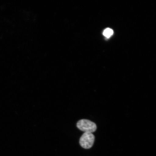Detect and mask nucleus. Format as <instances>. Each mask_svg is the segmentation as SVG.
Listing matches in <instances>:
<instances>
[{
  "mask_svg": "<svg viewBox=\"0 0 156 156\" xmlns=\"http://www.w3.org/2000/svg\"><path fill=\"white\" fill-rule=\"evenodd\" d=\"M76 126L79 129L85 132L92 133L97 129V126L94 122L85 119L79 120L77 123Z\"/></svg>",
  "mask_w": 156,
  "mask_h": 156,
  "instance_id": "f257e3e1",
  "label": "nucleus"
},
{
  "mask_svg": "<svg viewBox=\"0 0 156 156\" xmlns=\"http://www.w3.org/2000/svg\"><path fill=\"white\" fill-rule=\"evenodd\" d=\"M113 33L114 32H113L112 29L110 28H107L104 30L103 33V34L106 37L109 38L112 36Z\"/></svg>",
  "mask_w": 156,
  "mask_h": 156,
  "instance_id": "7ed1b4c3",
  "label": "nucleus"
},
{
  "mask_svg": "<svg viewBox=\"0 0 156 156\" xmlns=\"http://www.w3.org/2000/svg\"><path fill=\"white\" fill-rule=\"evenodd\" d=\"M95 139V136L92 133L85 132L80 138L79 143L84 149H89L92 147Z\"/></svg>",
  "mask_w": 156,
  "mask_h": 156,
  "instance_id": "f03ea898",
  "label": "nucleus"
}]
</instances>
